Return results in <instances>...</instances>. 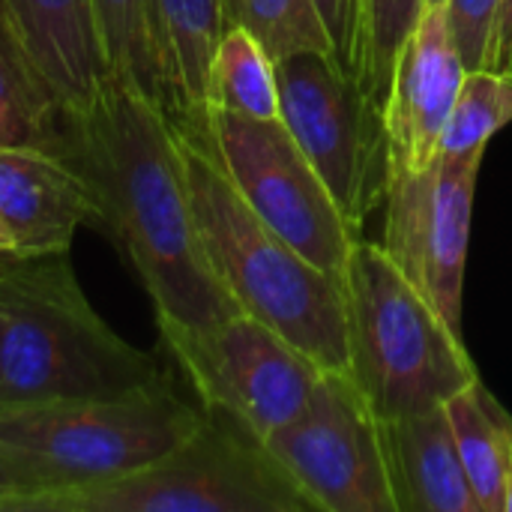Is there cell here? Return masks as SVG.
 Returning <instances> with one entry per match:
<instances>
[{"instance_id":"obj_1","label":"cell","mask_w":512,"mask_h":512,"mask_svg":"<svg viewBox=\"0 0 512 512\" xmlns=\"http://www.w3.org/2000/svg\"><path fill=\"white\" fill-rule=\"evenodd\" d=\"M63 156L96 201V228L138 273L165 345L243 312L207 258L180 132L153 96L105 72L93 96L66 111Z\"/></svg>"},{"instance_id":"obj_2","label":"cell","mask_w":512,"mask_h":512,"mask_svg":"<svg viewBox=\"0 0 512 512\" xmlns=\"http://www.w3.org/2000/svg\"><path fill=\"white\" fill-rule=\"evenodd\" d=\"M177 123V120H174ZM207 258L237 306L273 327L324 372L348 375L342 279L303 258L237 192L204 129L177 123Z\"/></svg>"},{"instance_id":"obj_3","label":"cell","mask_w":512,"mask_h":512,"mask_svg":"<svg viewBox=\"0 0 512 512\" xmlns=\"http://www.w3.org/2000/svg\"><path fill=\"white\" fill-rule=\"evenodd\" d=\"M162 375L90 306L69 252H0V405L117 396Z\"/></svg>"},{"instance_id":"obj_4","label":"cell","mask_w":512,"mask_h":512,"mask_svg":"<svg viewBox=\"0 0 512 512\" xmlns=\"http://www.w3.org/2000/svg\"><path fill=\"white\" fill-rule=\"evenodd\" d=\"M201 420L165 375L117 396L0 405V462L24 486L15 512L147 468Z\"/></svg>"},{"instance_id":"obj_5","label":"cell","mask_w":512,"mask_h":512,"mask_svg":"<svg viewBox=\"0 0 512 512\" xmlns=\"http://www.w3.org/2000/svg\"><path fill=\"white\" fill-rule=\"evenodd\" d=\"M348 306V378L387 423L447 405L480 372L426 294L381 243L360 237L342 273Z\"/></svg>"},{"instance_id":"obj_6","label":"cell","mask_w":512,"mask_h":512,"mask_svg":"<svg viewBox=\"0 0 512 512\" xmlns=\"http://www.w3.org/2000/svg\"><path fill=\"white\" fill-rule=\"evenodd\" d=\"M36 512H315L270 450L204 408L174 450L120 480L42 501Z\"/></svg>"},{"instance_id":"obj_7","label":"cell","mask_w":512,"mask_h":512,"mask_svg":"<svg viewBox=\"0 0 512 512\" xmlns=\"http://www.w3.org/2000/svg\"><path fill=\"white\" fill-rule=\"evenodd\" d=\"M279 117L303 147L345 219L363 234L384 201L387 132L381 105L333 51H297L276 60Z\"/></svg>"},{"instance_id":"obj_8","label":"cell","mask_w":512,"mask_h":512,"mask_svg":"<svg viewBox=\"0 0 512 512\" xmlns=\"http://www.w3.org/2000/svg\"><path fill=\"white\" fill-rule=\"evenodd\" d=\"M198 129H204L246 204L303 258L342 279L351 249L363 234L345 219L282 117L258 120L210 108Z\"/></svg>"},{"instance_id":"obj_9","label":"cell","mask_w":512,"mask_h":512,"mask_svg":"<svg viewBox=\"0 0 512 512\" xmlns=\"http://www.w3.org/2000/svg\"><path fill=\"white\" fill-rule=\"evenodd\" d=\"M264 447L315 512H399L384 423L345 372H324L306 408Z\"/></svg>"},{"instance_id":"obj_10","label":"cell","mask_w":512,"mask_h":512,"mask_svg":"<svg viewBox=\"0 0 512 512\" xmlns=\"http://www.w3.org/2000/svg\"><path fill=\"white\" fill-rule=\"evenodd\" d=\"M480 168L483 156L438 159L423 171L387 165L384 183L381 246L459 339Z\"/></svg>"},{"instance_id":"obj_11","label":"cell","mask_w":512,"mask_h":512,"mask_svg":"<svg viewBox=\"0 0 512 512\" xmlns=\"http://www.w3.org/2000/svg\"><path fill=\"white\" fill-rule=\"evenodd\" d=\"M201 405L240 423L261 444L309 402L324 369L273 327L240 312L168 345Z\"/></svg>"},{"instance_id":"obj_12","label":"cell","mask_w":512,"mask_h":512,"mask_svg":"<svg viewBox=\"0 0 512 512\" xmlns=\"http://www.w3.org/2000/svg\"><path fill=\"white\" fill-rule=\"evenodd\" d=\"M465 72L447 12L435 3L408 36L381 108L387 165L423 171L441 159V141Z\"/></svg>"},{"instance_id":"obj_13","label":"cell","mask_w":512,"mask_h":512,"mask_svg":"<svg viewBox=\"0 0 512 512\" xmlns=\"http://www.w3.org/2000/svg\"><path fill=\"white\" fill-rule=\"evenodd\" d=\"M0 225L18 255L69 252L81 225L96 228V201L63 153L0 144Z\"/></svg>"},{"instance_id":"obj_14","label":"cell","mask_w":512,"mask_h":512,"mask_svg":"<svg viewBox=\"0 0 512 512\" xmlns=\"http://www.w3.org/2000/svg\"><path fill=\"white\" fill-rule=\"evenodd\" d=\"M63 111L81 108L108 72L93 0H0Z\"/></svg>"},{"instance_id":"obj_15","label":"cell","mask_w":512,"mask_h":512,"mask_svg":"<svg viewBox=\"0 0 512 512\" xmlns=\"http://www.w3.org/2000/svg\"><path fill=\"white\" fill-rule=\"evenodd\" d=\"M384 447L399 512H483L444 405L387 420Z\"/></svg>"},{"instance_id":"obj_16","label":"cell","mask_w":512,"mask_h":512,"mask_svg":"<svg viewBox=\"0 0 512 512\" xmlns=\"http://www.w3.org/2000/svg\"><path fill=\"white\" fill-rule=\"evenodd\" d=\"M165 69L174 93V120L204 126L207 78L213 48L222 33L219 0H153Z\"/></svg>"},{"instance_id":"obj_17","label":"cell","mask_w":512,"mask_h":512,"mask_svg":"<svg viewBox=\"0 0 512 512\" xmlns=\"http://www.w3.org/2000/svg\"><path fill=\"white\" fill-rule=\"evenodd\" d=\"M0 144L66 150V111L24 51L0 3Z\"/></svg>"},{"instance_id":"obj_18","label":"cell","mask_w":512,"mask_h":512,"mask_svg":"<svg viewBox=\"0 0 512 512\" xmlns=\"http://www.w3.org/2000/svg\"><path fill=\"white\" fill-rule=\"evenodd\" d=\"M459 459L483 512H504V489L512 474V420L489 396L483 378L456 393L447 405Z\"/></svg>"},{"instance_id":"obj_19","label":"cell","mask_w":512,"mask_h":512,"mask_svg":"<svg viewBox=\"0 0 512 512\" xmlns=\"http://www.w3.org/2000/svg\"><path fill=\"white\" fill-rule=\"evenodd\" d=\"M108 72L138 84L174 117V93L165 69L153 0H93Z\"/></svg>"},{"instance_id":"obj_20","label":"cell","mask_w":512,"mask_h":512,"mask_svg":"<svg viewBox=\"0 0 512 512\" xmlns=\"http://www.w3.org/2000/svg\"><path fill=\"white\" fill-rule=\"evenodd\" d=\"M207 99L210 108L258 120L279 117L276 60L246 27H222L210 60Z\"/></svg>"},{"instance_id":"obj_21","label":"cell","mask_w":512,"mask_h":512,"mask_svg":"<svg viewBox=\"0 0 512 512\" xmlns=\"http://www.w3.org/2000/svg\"><path fill=\"white\" fill-rule=\"evenodd\" d=\"M426 9L429 0H354V30L345 63L381 108L396 60Z\"/></svg>"},{"instance_id":"obj_22","label":"cell","mask_w":512,"mask_h":512,"mask_svg":"<svg viewBox=\"0 0 512 512\" xmlns=\"http://www.w3.org/2000/svg\"><path fill=\"white\" fill-rule=\"evenodd\" d=\"M222 27H246L273 60L297 51H336L315 0H219Z\"/></svg>"},{"instance_id":"obj_23","label":"cell","mask_w":512,"mask_h":512,"mask_svg":"<svg viewBox=\"0 0 512 512\" xmlns=\"http://www.w3.org/2000/svg\"><path fill=\"white\" fill-rule=\"evenodd\" d=\"M507 123H512V72H465L441 141V159L486 156V144Z\"/></svg>"},{"instance_id":"obj_24","label":"cell","mask_w":512,"mask_h":512,"mask_svg":"<svg viewBox=\"0 0 512 512\" xmlns=\"http://www.w3.org/2000/svg\"><path fill=\"white\" fill-rule=\"evenodd\" d=\"M465 69H486L498 0H441Z\"/></svg>"},{"instance_id":"obj_25","label":"cell","mask_w":512,"mask_h":512,"mask_svg":"<svg viewBox=\"0 0 512 512\" xmlns=\"http://www.w3.org/2000/svg\"><path fill=\"white\" fill-rule=\"evenodd\" d=\"M321 21L339 51V57H348V45H351V30H354V0H315ZM348 66V63H345Z\"/></svg>"},{"instance_id":"obj_26","label":"cell","mask_w":512,"mask_h":512,"mask_svg":"<svg viewBox=\"0 0 512 512\" xmlns=\"http://www.w3.org/2000/svg\"><path fill=\"white\" fill-rule=\"evenodd\" d=\"M486 69L512 72V0H498V15L489 39Z\"/></svg>"},{"instance_id":"obj_27","label":"cell","mask_w":512,"mask_h":512,"mask_svg":"<svg viewBox=\"0 0 512 512\" xmlns=\"http://www.w3.org/2000/svg\"><path fill=\"white\" fill-rule=\"evenodd\" d=\"M24 498V486L18 483V477L0 462V512H15V507Z\"/></svg>"},{"instance_id":"obj_28","label":"cell","mask_w":512,"mask_h":512,"mask_svg":"<svg viewBox=\"0 0 512 512\" xmlns=\"http://www.w3.org/2000/svg\"><path fill=\"white\" fill-rule=\"evenodd\" d=\"M0 252H15V246H12V237H9V231L0 225Z\"/></svg>"},{"instance_id":"obj_29","label":"cell","mask_w":512,"mask_h":512,"mask_svg":"<svg viewBox=\"0 0 512 512\" xmlns=\"http://www.w3.org/2000/svg\"><path fill=\"white\" fill-rule=\"evenodd\" d=\"M504 512H512V474L507 480V489H504Z\"/></svg>"},{"instance_id":"obj_30","label":"cell","mask_w":512,"mask_h":512,"mask_svg":"<svg viewBox=\"0 0 512 512\" xmlns=\"http://www.w3.org/2000/svg\"><path fill=\"white\" fill-rule=\"evenodd\" d=\"M435 3H441V0H429V6H435Z\"/></svg>"}]
</instances>
